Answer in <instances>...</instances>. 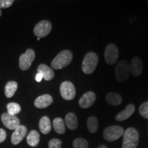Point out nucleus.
Returning <instances> with one entry per match:
<instances>
[{
    "label": "nucleus",
    "mask_w": 148,
    "mask_h": 148,
    "mask_svg": "<svg viewBox=\"0 0 148 148\" xmlns=\"http://www.w3.org/2000/svg\"><path fill=\"white\" fill-rule=\"evenodd\" d=\"M73 59V53L70 50L65 49L60 51L54 58L51 63L53 69H61L65 67L71 63Z\"/></svg>",
    "instance_id": "obj_1"
},
{
    "label": "nucleus",
    "mask_w": 148,
    "mask_h": 148,
    "mask_svg": "<svg viewBox=\"0 0 148 148\" xmlns=\"http://www.w3.org/2000/svg\"><path fill=\"white\" fill-rule=\"evenodd\" d=\"M122 148H136L138 144L139 134L134 127H129L123 132Z\"/></svg>",
    "instance_id": "obj_2"
},
{
    "label": "nucleus",
    "mask_w": 148,
    "mask_h": 148,
    "mask_svg": "<svg viewBox=\"0 0 148 148\" xmlns=\"http://www.w3.org/2000/svg\"><path fill=\"white\" fill-rule=\"evenodd\" d=\"M99 58L95 52H88L85 55L82 64V70L85 74H91L97 67Z\"/></svg>",
    "instance_id": "obj_3"
},
{
    "label": "nucleus",
    "mask_w": 148,
    "mask_h": 148,
    "mask_svg": "<svg viewBox=\"0 0 148 148\" xmlns=\"http://www.w3.org/2000/svg\"><path fill=\"white\" fill-rule=\"evenodd\" d=\"M130 74V65L125 60H121L116 64L114 70V75L118 82H123L128 79Z\"/></svg>",
    "instance_id": "obj_4"
},
{
    "label": "nucleus",
    "mask_w": 148,
    "mask_h": 148,
    "mask_svg": "<svg viewBox=\"0 0 148 148\" xmlns=\"http://www.w3.org/2000/svg\"><path fill=\"white\" fill-rule=\"evenodd\" d=\"M124 130L121 126L118 125H112L106 127L103 133V138L108 141H114L119 138L123 134Z\"/></svg>",
    "instance_id": "obj_5"
},
{
    "label": "nucleus",
    "mask_w": 148,
    "mask_h": 148,
    "mask_svg": "<svg viewBox=\"0 0 148 148\" xmlns=\"http://www.w3.org/2000/svg\"><path fill=\"white\" fill-rule=\"evenodd\" d=\"M52 25L49 21L42 20L38 22L34 27V33L37 38H44L51 32Z\"/></svg>",
    "instance_id": "obj_6"
},
{
    "label": "nucleus",
    "mask_w": 148,
    "mask_h": 148,
    "mask_svg": "<svg viewBox=\"0 0 148 148\" xmlns=\"http://www.w3.org/2000/svg\"><path fill=\"white\" fill-rule=\"evenodd\" d=\"M60 95L66 100H71L74 99L76 90L73 84L69 81H64L60 86Z\"/></svg>",
    "instance_id": "obj_7"
},
{
    "label": "nucleus",
    "mask_w": 148,
    "mask_h": 148,
    "mask_svg": "<svg viewBox=\"0 0 148 148\" xmlns=\"http://www.w3.org/2000/svg\"><path fill=\"white\" fill-rule=\"evenodd\" d=\"M104 57L106 63L109 65L115 64L119 58V50L117 47L113 43L108 44L105 49Z\"/></svg>",
    "instance_id": "obj_8"
},
{
    "label": "nucleus",
    "mask_w": 148,
    "mask_h": 148,
    "mask_svg": "<svg viewBox=\"0 0 148 148\" xmlns=\"http://www.w3.org/2000/svg\"><path fill=\"white\" fill-rule=\"evenodd\" d=\"M35 58V53L33 49H27L25 53H23L19 57V67L22 71H26L32 65V62Z\"/></svg>",
    "instance_id": "obj_9"
},
{
    "label": "nucleus",
    "mask_w": 148,
    "mask_h": 148,
    "mask_svg": "<svg viewBox=\"0 0 148 148\" xmlns=\"http://www.w3.org/2000/svg\"><path fill=\"white\" fill-rule=\"evenodd\" d=\"M1 119L3 124L9 130H15L21 125L20 120L16 117V116L10 115L8 112H5L1 114Z\"/></svg>",
    "instance_id": "obj_10"
},
{
    "label": "nucleus",
    "mask_w": 148,
    "mask_h": 148,
    "mask_svg": "<svg viewBox=\"0 0 148 148\" xmlns=\"http://www.w3.org/2000/svg\"><path fill=\"white\" fill-rule=\"evenodd\" d=\"M27 134V127L25 125H20L16 127L11 136V142L13 145L20 143Z\"/></svg>",
    "instance_id": "obj_11"
},
{
    "label": "nucleus",
    "mask_w": 148,
    "mask_h": 148,
    "mask_svg": "<svg viewBox=\"0 0 148 148\" xmlns=\"http://www.w3.org/2000/svg\"><path fill=\"white\" fill-rule=\"evenodd\" d=\"M96 99L95 92L88 91L81 97L79 100V105L82 108H88L93 104Z\"/></svg>",
    "instance_id": "obj_12"
},
{
    "label": "nucleus",
    "mask_w": 148,
    "mask_h": 148,
    "mask_svg": "<svg viewBox=\"0 0 148 148\" xmlns=\"http://www.w3.org/2000/svg\"><path fill=\"white\" fill-rule=\"evenodd\" d=\"M130 65V73L134 76H139L143 72V62L138 57L135 56L132 58Z\"/></svg>",
    "instance_id": "obj_13"
},
{
    "label": "nucleus",
    "mask_w": 148,
    "mask_h": 148,
    "mask_svg": "<svg viewBox=\"0 0 148 148\" xmlns=\"http://www.w3.org/2000/svg\"><path fill=\"white\" fill-rule=\"evenodd\" d=\"M52 102V97L48 94H45V95L39 96L35 99L34 106L38 108H45L50 106Z\"/></svg>",
    "instance_id": "obj_14"
},
{
    "label": "nucleus",
    "mask_w": 148,
    "mask_h": 148,
    "mask_svg": "<svg viewBox=\"0 0 148 148\" xmlns=\"http://www.w3.org/2000/svg\"><path fill=\"white\" fill-rule=\"evenodd\" d=\"M134 105H133L132 103H130V104H128L125 107V110H123V111H121L119 113L116 114V116H115V119L116 121H125V120L128 119L130 116L132 115V114L134 112Z\"/></svg>",
    "instance_id": "obj_15"
},
{
    "label": "nucleus",
    "mask_w": 148,
    "mask_h": 148,
    "mask_svg": "<svg viewBox=\"0 0 148 148\" xmlns=\"http://www.w3.org/2000/svg\"><path fill=\"white\" fill-rule=\"evenodd\" d=\"M37 71H38V73L42 74L43 78L47 81L51 80L54 77V72L53 69L45 64H40L37 69Z\"/></svg>",
    "instance_id": "obj_16"
},
{
    "label": "nucleus",
    "mask_w": 148,
    "mask_h": 148,
    "mask_svg": "<svg viewBox=\"0 0 148 148\" xmlns=\"http://www.w3.org/2000/svg\"><path fill=\"white\" fill-rule=\"evenodd\" d=\"M39 129L42 134H47L51 132V124L49 118L47 116H42L39 121Z\"/></svg>",
    "instance_id": "obj_17"
},
{
    "label": "nucleus",
    "mask_w": 148,
    "mask_h": 148,
    "mask_svg": "<svg viewBox=\"0 0 148 148\" xmlns=\"http://www.w3.org/2000/svg\"><path fill=\"white\" fill-rule=\"evenodd\" d=\"M65 123L69 130H75L78 125L77 116L73 112L68 113L65 116Z\"/></svg>",
    "instance_id": "obj_18"
},
{
    "label": "nucleus",
    "mask_w": 148,
    "mask_h": 148,
    "mask_svg": "<svg viewBox=\"0 0 148 148\" xmlns=\"http://www.w3.org/2000/svg\"><path fill=\"white\" fill-rule=\"evenodd\" d=\"M106 99L109 104L112 106H119L122 102L121 96L114 92H108L106 96Z\"/></svg>",
    "instance_id": "obj_19"
},
{
    "label": "nucleus",
    "mask_w": 148,
    "mask_h": 148,
    "mask_svg": "<svg viewBox=\"0 0 148 148\" xmlns=\"http://www.w3.org/2000/svg\"><path fill=\"white\" fill-rule=\"evenodd\" d=\"M40 141V134L36 130H32L27 136V143L31 147H36Z\"/></svg>",
    "instance_id": "obj_20"
},
{
    "label": "nucleus",
    "mask_w": 148,
    "mask_h": 148,
    "mask_svg": "<svg viewBox=\"0 0 148 148\" xmlns=\"http://www.w3.org/2000/svg\"><path fill=\"white\" fill-rule=\"evenodd\" d=\"M18 88L17 83L14 81H9L5 86V95L8 98L13 97Z\"/></svg>",
    "instance_id": "obj_21"
},
{
    "label": "nucleus",
    "mask_w": 148,
    "mask_h": 148,
    "mask_svg": "<svg viewBox=\"0 0 148 148\" xmlns=\"http://www.w3.org/2000/svg\"><path fill=\"white\" fill-rule=\"evenodd\" d=\"M53 127L55 132L58 134H62L65 132V124L62 118H55L53 121Z\"/></svg>",
    "instance_id": "obj_22"
},
{
    "label": "nucleus",
    "mask_w": 148,
    "mask_h": 148,
    "mask_svg": "<svg viewBox=\"0 0 148 148\" xmlns=\"http://www.w3.org/2000/svg\"><path fill=\"white\" fill-rule=\"evenodd\" d=\"M7 110H8V113L9 114L16 116V114L21 112V106L17 103L11 102L8 103V105H7Z\"/></svg>",
    "instance_id": "obj_23"
},
{
    "label": "nucleus",
    "mask_w": 148,
    "mask_h": 148,
    "mask_svg": "<svg viewBox=\"0 0 148 148\" xmlns=\"http://www.w3.org/2000/svg\"><path fill=\"white\" fill-rule=\"evenodd\" d=\"M87 127L89 132L95 133L98 129V121L95 116H90L87 120Z\"/></svg>",
    "instance_id": "obj_24"
},
{
    "label": "nucleus",
    "mask_w": 148,
    "mask_h": 148,
    "mask_svg": "<svg viewBox=\"0 0 148 148\" xmlns=\"http://www.w3.org/2000/svg\"><path fill=\"white\" fill-rule=\"evenodd\" d=\"M73 146L74 148H88V143L84 138H77L73 140Z\"/></svg>",
    "instance_id": "obj_25"
},
{
    "label": "nucleus",
    "mask_w": 148,
    "mask_h": 148,
    "mask_svg": "<svg viewBox=\"0 0 148 148\" xmlns=\"http://www.w3.org/2000/svg\"><path fill=\"white\" fill-rule=\"evenodd\" d=\"M139 113L145 119H148V101L142 103L138 109Z\"/></svg>",
    "instance_id": "obj_26"
},
{
    "label": "nucleus",
    "mask_w": 148,
    "mask_h": 148,
    "mask_svg": "<svg viewBox=\"0 0 148 148\" xmlns=\"http://www.w3.org/2000/svg\"><path fill=\"white\" fill-rule=\"evenodd\" d=\"M62 141L58 138H53L49 140L48 147L49 148H61Z\"/></svg>",
    "instance_id": "obj_27"
},
{
    "label": "nucleus",
    "mask_w": 148,
    "mask_h": 148,
    "mask_svg": "<svg viewBox=\"0 0 148 148\" xmlns=\"http://www.w3.org/2000/svg\"><path fill=\"white\" fill-rule=\"evenodd\" d=\"M13 3V0H0V8H9Z\"/></svg>",
    "instance_id": "obj_28"
},
{
    "label": "nucleus",
    "mask_w": 148,
    "mask_h": 148,
    "mask_svg": "<svg viewBox=\"0 0 148 148\" xmlns=\"http://www.w3.org/2000/svg\"><path fill=\"white\" fill-rule=\"evenodd\" d=\"M6 138V132L4 130L0 128V143H3Z\"/></svg>",
    "instance_id": "obj_29"
},
{
    "label": "nucleus",
    "mask_w": 148,
    "mask_h": 148,
    "mask_svg": "<svg viewBox=\"0 0 148 148\" xmlns=\"http://www.w3.org/2000/svg\"><path fill=\"white\" fill-rule=\"evenodd\" d=\"M42 78H43V76H42V74L40 73H37L36 75V77H35V79H36V82H41Z\"/></svg>",
    "instance_id": "obj_30"
},
{
    "label": "nucleus",
    "mask_w": 148,
    "mask_h": 148,
    "mask_svg": "<svg viewBox=\"0 0 148 148\" xmlns=\"http://www.w3.org/2000/svg\"><path fill=\"white\" fill-rule=\"evenodd\" d=\"M98 148H108V147H107V146H106L105 145H101L99 146V147Z\"/></svg>",
    "instance_id": "obj_31"
},
{
    "label": "nucleus",
    "mask_w": 148,
    "mask_h": 148,
    "mask_svg": "<svg viewBox=\"0 0 148 148\" xmlns=\"http://www.w3.org/2000/svg\"><path fill=\"white\" fill-rule=\"evenodd\" d=\"M1 16V8H0V16Z\"/></svg>",
    "instance_id": "obj_32"
}]
</instances>
